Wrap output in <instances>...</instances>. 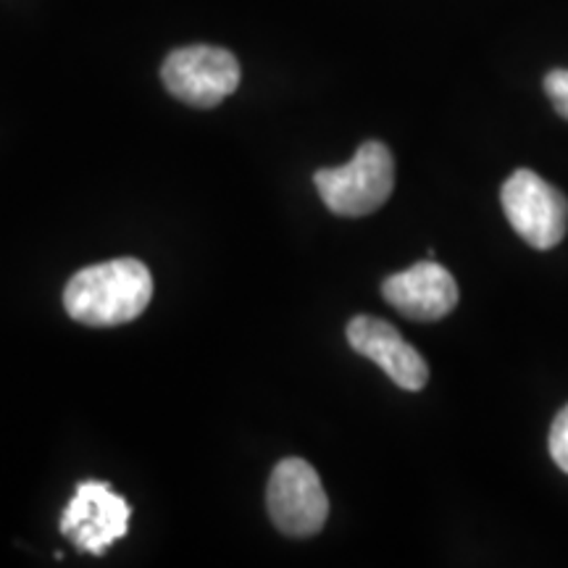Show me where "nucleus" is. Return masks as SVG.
Here are the masks:
<instances>
[{
    "label": "nucleus",
    "mask_w": 568,
    "mask_h": 568,
    "mask_svg": "<svg viewBox=\"0 0 568 568\" xmlns=\"http://www.w3.org/2000/svg\"><path fill=\"white\" fill-rule=\"evenodd\" d=\"M151 297L153 276L148 266L134 258H116L71 276L63 290V308L84 326H119L145 314Z\"/></svg>",
    "instance_id": "obj_1"
},
{
    "label": "nucleus",
    "mask_w": 568,
    "mask_h": 568,
    "mask_svg": "<svg viewBox=\"0 0 568 568\" xmlns=\"http://www.w3.org/2000/svg\"><path fill=\"white\" fill-rule=\"evenodd\" d=\"M326 209L337 216H368L389 201L395 190V161L385 142L368 140L351 163L322 169L314 176Z\"/></svg>",
    "instance_id": "obj_2"
},
{
    "label": "nucleus",
    "mask_w": 568,
    "mask_h": 568,
    "mask_svg": "<svg viewBox=\"0 0 568 568\" xmlns=\"http://www.w3.org/2000/svg\"><path fill=\"white\" fill-rule=\"evenodd\" d=\"M500 201L518 237H524V243L537 247V251H550L566 237V195L539 174L529 172V169H518L503 184Z\"/></svg>",
    "instance_id": "obj_3"
},
{
    "label": "nucleus",
    "mask_w": 568,
    "mask_h": 568,
    "mask_svg": "<svg viewBox=\"0 0 568 568\" xmlns=\"http://www.w3.org/2000/svg\"><path fill=\"white\" fill-rule=\"evenodd\" d=\"M266 506L274 527L287 537H314L329 516V497L316 468L303 458H284L268 479Z\"/></svg>",
    "instance_id": "obj_4"
},
{
    "label": "nucleus",
    "mask_w": 568,
    "mask_h": 568,
    "mask_svg": "<svg viewBox=\"0 0 568 568\" xmlns=\"http://www.w3.org/2000/svg\"><path fill=\"white\" fill-rule=\"evenodd\" d=\"M161 80L176 101L213 109L240 84V63L230 51L213 45H190L169 53Z\"/></svg>",
    "instance_id": "obj_5"
},
{
    "label": "nucleus",
    "mask_w": 568,
    "mask_h": 568,
    "mask_svg": "<svg viewBox=\"0 0 568 568\" xmlns=\"http://www.w3.org/2000/svg\"><path fill=\"white\" fill-rule=\"evenodd\" d=\"M130 503L116 495L105 481H82L74 489L67 510L61 516V531L82 552L101 556L130 527Z\"/></svg>",
    "instance_id": "obj_6"
},
{
    "label": "nucleus",
    "mask_w": 568,
    "mask_h": 568,
    "mask_svg": "<svg viewBox=\"0 0 568 568\" xmlns=\"http://www.w3.org/2000/svg\"><path fill=\"white\" fill-rule=\"evenodd\" d=\"M347 343L355 353L366 355L397 387L418 393L429 379V366L414 345L400 337L393 324L374 316H355L347 324Z\"/></svg>",
    "instance_id": "obj_7"
},
{
    "label": "nucleus",
    "mask_w": 568,
    "mask_h": 568,
    "mask_svg": "<svg viewBox=\"0 0 568 568\" xmlns=\"http://www.w3.org/2000/svg\"><path fill=\"white\" fill-rule=\"evenodd\" d=\"M382 295L414 322H437L458 305V284L443 264L418 261L406 272L387 276Z\"/></svg>",
    "instance_id": "obj_8"
},
{
    "label": "nucleus",
    "mask_w": 568,
    "mask_h": 568,
    "mask_svg": "<svg viewBox=\"0 0 568 568\" xmlns=\"http://www.w3.org/2000/svg\"><path fill=\"white\" fill-rule=\"evenodd\" d=\"M550 456L560 471L568 474V406L560 410L550 429Z\"/></svg>",
    "instance_id": "obj_9"
},
{
    "label": "nucleus",
    "mask_w": 568,
    "mask_h": 568,
    "mask_svg": "<svg viewBox=\"0 0 568 568\" xmlns=\"http://www.w3.org/2000/svg\"><path fill=\"white\" fill-rule=\"evenodd\" d=\"M545 92H548L560 116L568 119V69H552L545 77Z\"/></svg>",
    "instance_id": "obj_10"
}]
</instances>
